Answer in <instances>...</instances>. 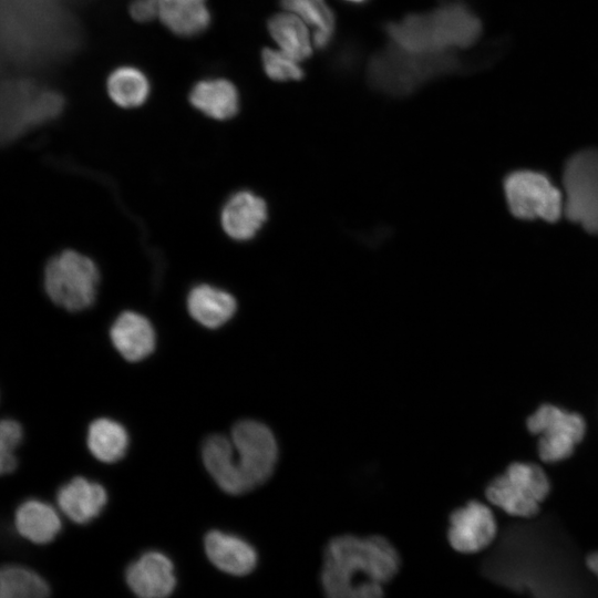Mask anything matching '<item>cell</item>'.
Masks as SVG:
<instances>
[{
	"mask_svg": "<svg viewBox=\"0 0 598 598\" xmlns=\"http://www.w3.org/2000/svg\"><path fill=\"white\" fill-rule=\"evenodd\" d=\"M185 306L190 318L207 329L223 327L237 311V300L229 291L206 281L189 288Z\"/></svg>",
	"mask_w": 598,
	"mask_h": 598,
	"instance_id": "13",
	"label": "cell"
},
{
	"mask_svg": "<svg viewBox=\"0 0 598 598\" xmlns=\"http://www.w3.org/2000/svg\"><path fill=\"white\" fill-rule=\"evenodd\" d=\"M389 42L413 53H460L480 40L483 24L463 0H441L426 12L408 13L383 23Z\"/></svg>",
	"mask_w": 598,
	"mask_h": 598,
	"instance_id": "3",
	"label": "cell"
},
{
	"mask_svg": "<svg viewBox=\"0 0 598 598\" xmlns=\"http://www.w3.org/2000/svg\"><path fill=\"white\" fill-rule=\"evenodd\" d=\"M285 11L297 14L313 28L312 42L318 50H326L336 33V14L326 0H279Z\"/></svg>",
	"mask_w": 598,
	"mask_h": 598,
	"instance_id": "20",
	"label": "cell"
},
{
	"mask_svg": "<svg viewBox=\"0 0 598 598\" xmlns=\"http://www.w3.org/2000/svg\"><path fill=\"white\" fill-rule=\"evenodd\" d=\"M267 216L264 198L248 189H241L224 202L219 210V225L231 240L248 241L261 229Z\"/></svg>",
	"mask_w": 598,
	"mask_h": 598,
	"instance_id": "11",
	"label": "cell"
},
{
	"mask_svg": "<svg viewBox=\"0 0 598 598\" xmlns=\"http://www.w3.org/2000/svg\"><path fill=\"white\" fill-rule=\"evenodd\" d=\"M548 492L549 482L540 467L514 463L488 485L486 496L509 515L532 517Z\"/></svg>",
	"mask_w": 598,
	"mask_h": 598,
	"instance_id": "8",
	"label": "cell"
},
{
	"mask_svg": "<svg viewBox=\"0 0 598 598\" xmlns=\"http://www.w3.org/2000/svg\"><path fill=\"white\" fill-rule=\"evenodd\" d=\"M207 472L227 494L241 495L262 485L274 473L278 445L272 431L256 420L237 422L229 437L208 436L202 448Z\"/></svg>",
	"mask_w": 598,
	"mask_h": 598,
	"instance_id": "2",
	"label": "cell"
},
{
	"mask_svg": "<svg viewBox=\"0 0 598 598\" xmlns=\"http://www.w3.org/2000/svg\"><path fill=\"white\" fill-rule=\"evenodd\" d=\"M21 439V425L14 420H2L0 424V470L2 474H9L16 470L17 458L13 451Z\"/></svg>",
	"mask_w": 598,
	"mask_h": 598,
	"instance_id": "26",
	"label": "cell"
},
{
	"mask_svg": "<svg viewBox=\"0 0 598 598\" xmlns=\"http://www.w3.org/2000/svg\"><path fill=\"white\" fill-rule=\"evenodd\" d=\"M343 1L352 3V4H363L369 0H343Z\"/></svg>",
	"mask_w": 598,
	"mask_h": 598,
	"instance_id": "30",
	"label": "cell"
},
{
	"mask_svg": "<svg viewBox=\"0 0 598 598\" xmlns=\"http://www.w3.org/2000/svg\"><path fill=\"white\" fill-rule=\"evenodd\" d=\"M587 566L589 570L597 577L598 579V553L590 554L587 557Z\"/></svg>",
	"mask_w": 598,
	"mask_h": 598,
	"instance_id": "28",
	"label": "cell"
},
{
	"mask_svg": "<svg viewBox=\"0 0 598 598\" xmlns=\"http://www.w3.org/2000/svg\"><path fill=\"white\" fill-rule=\"evenodd\" d=\"M102 275L97 262L75 248H63L49 256L42 266L41 283L56 307L80 312L97 300Z\"/></svg>",
	"mask_w": 598,
	"mask_h": 598,
	"instance_id": "5",
	"label": "cell"
},
{
	"mask_svg": "<svg viewBox=\"0 0 598 598\" xmlns=\"http://www.w3.org/2000/svg\"><path fill=\"white\" fill-rule=\"evenodd\" d=\"M504 194L513 216L525 220H558L564 213V194L548 176L530 169L509 173Z\"/></svg>",
	"mask_w": 598,
	"mask_h": 598,
	"instance_id": "7",
	"label": "cell"
},
{
	"mask_svg": "<svg viewBox=\"0 0 598 598\" xmlns=\"http://www.w3.org/2000/svg\"><path fill=\"white\" fill-rule=\"evenodd\" d=\"M111 101L118 107H141L148 99L151 84L147 76L134 66H120L112 71L106 81Z\"/></svg>",
	"mask_w": 598,
	"mask_h": 598,
	"instance_id": "21",
	"label": "cell"
},
{
	"mask_svg": "<svg viewBox=\"0 0 598 598\" xmlns=\"http://www.w3.org/2000/svg\"><path fill=\"white\" fill-rule=\"evenodd\" d=\"M56 502L66 517L74 523L85 524L102 512L107 494L99 483L78 476L59 488Z\"/></svg>",
	"mask_w": 598,
	"mask_h": 598,
	"instance_id": "17",
	"label": "cell"
},
{
	"mask_svg": "<svg viewBox=\"0 0 598 598\" xmlns=\"http://www.w3.org/2000/svg\"><path fill=\"white\" fill-rule=\"evenodd\" d=\"M110 339L127 361L136 362L155 349L156 333L147 317L134 310L122 311L110 327Z\"/></svg>",
	"mask_w": 598,
	"mask_h": 598,
	"instance_id": "14",
	"label": "cell"
},
{
	"mask_svg": "<svg viewBox=\"0 0 598 598\" xmlns=\"http://www.w3.org/2000/svg\"><path fill=\"white\" fill-rule=\"evenodd\" d=\"M164 1L205 3L206 0H163L162 2H164Z\"/></svg>",
	"mask_w": 598,
	"mask_h": 598,
	"instance_id": "29",
	"label": "cell"
},
{
	"mask_svg": "<svg viewBox=\"0 0 598 598\" xmlns=\"http://www.w3.org/2000/svg\"><path fill=\"white\" fill-rule=\"evenodd\" d=\"M50 588L35 571L17 565L0 573V598H49Z\"/></svg>",
	"mask_w": 598,
	"mask_h": 598,
	"instance_id": "24",
	"label": "cell"
},
{
	"mask_svg": "<svg viewBox=\"0 0 598 598\" xmlns=\"http://www.w3.org/2000/svg\"><path fill=\"white\" fill-rule=\"evenodd\" d=\"M128 11L135 21L150 22L158 18L159 4L151 0H133Z\"/></svg>",
	"mask_w": 598,
	"mask_h": 598,
	"instance_id": "27",
	"label": "cell"
},
{
	"mask_svg": "<svg viewBox=\"0 0 598 598\" xmlns=\"http://www.w3.org/2000/svg\"><path fill=\"white\" fill-rule=\"evenodd\" d=\"M204 544L210 563L226 574L245 576L257 566L256 549L237 535L210 530L205 536Z\"/></svg>",
	"mask_w": 598,
	"mask_h": 598,
	"instance_id": "15",
	"label": "cell"
},
{
	"mask_svg": "<svg viewBox=\"0 0 598 598\" xmlns=\"http://www.w3.org/2000/svg\"><path fill=\"white\" fill-rule=\"evenodd\" d=\"M527 427L540 436L538 452L545 462L568 457L585 434V422L580 415L550 404L542 405L532 414Z\"/></svg>",
	"mask_w": 598,
	"mask_h": 598,
	"instance_id": "9",
	"label": "cell"
},
{
	"mask_svg": "<svg viewBox=\"0 0 598 598\" xmlns=\"http://www.w3.org/2000/svg\"><path fill=\"white\" fill-rule=\"evenodd\" d=\"M496 535V523L492 511L480 502H470L450 517L447 538L462 554H474L486 548Z\"/></svg>",
	"mask_w": 598,
	"mask_h": 598,
	"instance_id": "10",
	"label": "cell"
},
{
	"mask_svg": "<svg viewBox=\"0 0 598 598\" xmlns=\"http://www.w3.org/2000/svg\"><path fill=\"white\" fill-rule=\"evenodd\" d=\"M267 30L282 52L297 61H303L312 55V37L306 23L297 14L285 11L270 16Z\"/></svg>",
	"mask_w": 598,
	"mask_h": 598,
	"instance_id": "19",
	"label": "cell"
},
{
	"mask_svg": "<svg viewBox=\"0 0 598 598\" xmlns=\"http://www.w3.org/2000/svg\"><path fill=\"white\" fill-rule=\"evenodd\" d=\"M564 213L590 234H598V150L573 154L563 172Z\"/></svg>",
	"mask_w": 598,
	"mask_h": 598,
	"instance_id": "6",
	"label": "cell"
},
{
	"mask_svg": "<svg viewBox=\"0 0 598 598\" xmlns=\"http://www.w3.org/2000/svg\"><path fill=\"white\" fill-rule=\"evenodd\" d=\"M188 101L206 117L214 121H228L235 117L240 107L236 85L226 79H205L194 84Z\"/></svg>",
	"mask_w": 598,
	"mask_h": 598,
	"instance_id": "16",
	"label": "cell"
},
{
	"mask_svg": "<svg viewBox=\"0 0 598 598\" xmlns=\"http://www.w3.org/2000/svg\"><path fill=\"white\" fill-rule=\"evenodd\" d=\"M467 69L458 53H413L389 42L372 53L365 75L373 90L393 97H404L435 79Z\"/></svg>",
	"mask_w": 598,
	"mask_h": 598,
	"instance_id": "4",
	"label": "cell"
},
{
	"mask_svg": "<svg viewBox=\"0 0 598 598\" xmlns=\"http://www.w3.org/2000/svg\"><path fill=\"white\" fill-rule=\"evenodd\" d=\"M260 56L262 70L272 81H300L305 76V70L298 63L299 61L281 50L278 51L271 48H264Z\"/></svg>",
	"mask_w": 598,
	"mask_h": 598,
	"instance_id": "25",
	"label": "cell"
},
{
	"mask_svg": "<svg viewBox=\"0 0 598 598\" xmlns=\"http://www.w3.org/2000/svg\"><path fill=\"white\" fill-rule=\"evenodd\" d=\"M395 547L380 535L331 538L322 556L320 584L326 598H383L400 569Z\"/></svg>",
	"mask_w": 598,
	"mask_h": 598,
	"instance_id": "1",
	"label": "cell"
},
{
	"mask_svg": "<svg viewBox=\"0 0 598 598\" xmlns=\"http://www.w3.org/2000/svg\"><path fill=\"white\" fill-rule=\"evenodd\" d=\"M126 582L138 598H167L176 586L173 563L163 553L147 551L127 567Z\"/></svg>",
	"mask_w": 598,
	"mask_h": 598,
	"instance_id": "12",
	"label": "cell"
},
{
	"mask_svg": "<svg viewBox=\"0 0 598 598\" xmlns=\"http://www.w3.org/2000/svg\"><path fill=\"white\" fill-rule=\"evenodd\" d=\"M151 1H154V2H156V3H158V4H161V2H162L163 0H151Z\"/></svg>",
	"mask_w": 598,
	"mask_h": 598,
	"instance_id": "31",
	"label": "cell"
},
{
	"mask_svg": "<svg viewBox=\"0 0 598 598\" xmlns=\"http://www.w3.org/2000/svg\"><path fill=\"white\" fill-rule=\"evenodd\" d=\"M86 443L95 458L104 463H114L124 456L128 446V435L118 422L100 417L90 424Z\"/></svg>",
	"mask_w": 598,
	"mask_h": 598,
	"instance_id": "22",
	"label": "cell"
},
{
	"mask_svg": "<svg viewBox=\"0 0 598 598\" xmlns=\"http://www.w3.org/2000/svg\"><path fill=\"white\" fill-rule=\"evenodd\" d=\"M158 19L174 34L194 37L209 27L212 17L205 3L164 1Z\"/></svg>",
	"mask_w": 598,
	"mask_h": 598,
	"instance_id": "23",
	"label": "cell"
},
{
	"mask_svg": "<svg viewBox=\"0 0 598 598\" xmlns=\"http://www.w3.org/2000/svg\"><path fill=\"white\" fill-rule=\"evenodd\" d=\"M14 526L17 532L34 544H47L61 530L58 512L48 503L28 499L16 511Z\"/></svg>",
	"mask_w": 598,
	"mask_h": 598,
	"instance_id": "18",
	"label": "cell"
}]
</instances>
